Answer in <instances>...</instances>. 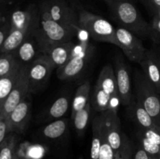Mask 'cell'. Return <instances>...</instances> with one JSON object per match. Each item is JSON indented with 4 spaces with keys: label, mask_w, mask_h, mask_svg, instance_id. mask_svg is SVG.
Masks as SVG:
<instances>
[{
    "label": "cell",
    "mask_w": 160,
    "mask_h": 159,
    "mask_svg": "<svg viewBox=\"0 0 160 159\" xmlns=\"http://www.w3.org/2000/svg\"><path fill=\"white\" fill-rule=\"evenodd\" d=\"M150 37L155 41H160V17L154 16L152 23H151V36Z\"/></svg>",
    "instance_id": "31"
},
{
    "label": "cell",
    "mask_w": 160,
    "mask_h": 159,
    "mask_svg": "<svg viewBox=\"0 0 160 159\" xmlns=\"http://www.w3.org/2000/svg\"><path fill=\"white\" fill-rule=\"evenodd\" d=\"M117 46L130 61L140 63L145 57L147 49L138 37L128 30L118 26L116 28Z\"/></svg>",
    "instance_id": "9"
},
{
    "label": "cell",
    "mask_w": 160,
    "mask_h": 159,
    "mask_svg": "<svg viewBox=\"0 0 160 159\" xmlns=\"http://www.w3.org/2000/svg\"><path fill=\"white\" fill-rule=\"evenodd\" d=\"M116 157H117V156H116L115 152L112 150V148L111 147L109 143H108L107 140H106V137L104 135V132H103L102 143V147L101 150H100V154L98 159H116Z\"/></svg>",
    "instance_id": "30"
},
{
    "label": "cell",
    "mask_w": 160,
    "mask_h": 159,
    "mask_svg": "<svg viewBox=\"0 0 160 159\" xmlns=\"http://www.w3.org/2000/svg\"><path fill=\"white\" fill-rule=\"evenodd\" d=\"M133 159H149V157H148L146 152L144 151L143 148L139 146L138 148L134 152V156H133Z\"/></svg>",
    "instance_id": "35"
},
{
    "label": "cell",
    "mask_w": 160,
    "mask_h": 159,
    "mask_svg": "<svg viewBox=\"0 0 160 159\" xmlns=\"http://www.w3.org/2000/svg\"><path fill=\"white\" fill-rule=\"evenodd\" d=\"M39 13L67 26L80 27L78 12L65 0H43L38 6Z\"/></svg>",
    "instance_id": "7"
},
{
    "label": "cell",
    "mask_w": 160,
    "mask_h": 159,
    "mask_svg": "<svg viewBox=\"0 0 160 159\" xmlns=\"http://www.w3.org/2000/svg\"><path fill=\"white\" fill-rule=\"evenodd\" d=\"M31 34L33 33L20 31V30L10 29L6 41L0 49V53L13 52L23 43V41Z\"/></svg>",
    "instance_id": "24"
},
{
    "label": "cell",
    "mask_w": 160,
    "mask_h": 159,
    "mask_svg": "<svg viewBox=\"0 0 160 159\" xmlns=\"http://www.w3.org/2000/svg\"><path fill=\"white\" fill-rule=\"evenodd\" d=\"M12 0H0V17L7 9Z\"/></svg>",
    "instance_id": "36"
},
{
    "label": "cell",
    "mask_w": 160,
    "mask_h": 159,
    "mask_svg": "<svg viewBox=\"0 0 160 159\" xmlns=\"http://www.w3.org/2000/svg\"><path fill=\"white\" fill-rule=\"evenodd\" d=\"M140 147L148 154L149 159H160V126L138 131Z\"/></svg>",
    "instance_id": "16"
},
{
    "label": "cell",
    "mask_w": 160,
    "mask_h": 159,
    "mask_svg": "<svg viewBox=\"0 0 160 159\" xmlns=\"http://www.w3.org/2000/svg\"><path fill=\"white\" fill-rule=\"evenodd\" d=\"M95 84L110 96L112 102V109L118 110L119 104L120 103V98L114 68L110 64H107L102 69Z\"/></svg>",
    "instance_id": "17"
},
{
    "label": "cell",
    "mask_w": 160,
    "mask_h": 159,
    "mask_svg": "<svg viewBox=\"0 0 160 159\" xmlns=\"http://www.w3.org/2000/svg\"><path fill=\"white\" fill-rule=\"evenodd\" d=\"M91 88L90 81L86 80L77 89L71 103V118L90 102Z\"/></svg>",
    "instance_id": "22"
},
{
    "label": "cell",
    "mask_w": 160,
    "mask_h": 159,
    "mask_svg": "<svg viewBox=\"0 0 160 159\" xmlns=\"http://www.w3.org/2000/svg\"><path fill=\"white\" fill-rule=\"evenodd\" d=\"M119 26L139 38L151 36V24L142 17L131 0H104Z\"/></svg>",
    "instance_id": "1"
},
{
    "label": "cell",
    "mask_w": 160,
    "mask_h": 159,
    "mask_svg": "<svg viewBox=\"0 0 160 159\" xmlns=\"http://www.w3.org/2000/svg\"><path fill=\"white\" fill-rule=\"evenodd\" d=\"M91 110H92V105H91V103L89 102L85 108L77 112L72 117L75 130L79 136H82L84 134V131L88 125Z\"/></svg>",
    "instance_id": "28"
},
{
    "label": "cell",
    "mask_w": 160,
    "mask_h": 159,
    "mask_svg": "<svg viewBox=\"0 0 160 159\" xmlns=\"http://www.w3.org/2000/svg\"><path fill=\"white\" fill-rule=\"evenodd\" d=\"M21 65L12 53H0V78L8 76Z\"/></svg>",
    "instance_id": "27"
},
{
    "label": "cell",
    "mask_w": 160,
    "mask_h": 159,
    "mask_svg": "<svg viewBox=\"0 0 160 159\" xmlns=\"http://www.w3.org/2000/svg\"><path fill=\"white\" fill-rule=\"evenodd\" d=\"M10 31V23L9 22L0 25V49L2 46L3 43L6 41L8 34Z\"/></svg>",
    "instance_id": "33"
},
{
    "label": "cell",
    "mask_w": 160,
    "mask_h": 159,
    "mask_svg": "<svg viewBox=\"0 0 160 159\" xmlns=\"http://www.w3.org/2000/svg\"><path fill=\"white\" fill-rule=\"evenodd\" d=\"M116 80H117V90L120 104L128 106L134 99L132 92L131 80L128 67L122 57L117 56L114 65Z\"/></svg>",
    "instance_id": "12"
},
{
    "label": "cell",
    "mask_w": 160,
    "mask_h": 159,
    "mask_svg": "<svg viewBox=\"0 0 160 159\" xmlns=\"http://www.w3.org/2000/svg\"><path fill=\"white\" fill-rule=\"evenodd\" d=\"M155 16H159V17H160V9H159V11H158V12H156V14Z\"/></svg>",
    "instance_id": "39"
},
{
    "label": "cell",
    "mask_w": 160,
    "mask_h": 159,
    "mask_svg": "<svg viewBox=\"0 0 160 159\" xmlns=\"http://www.w3.org/2000/svg\"><path fill=\"white\" fill-rule=\"evenodd\" d=\"M142 72L160 94V52L155 48L147 49L145 57L139 63Z\"/></svg>",
    "instance_id": "15"
},
{
    "label": "cell",
    "mask_w": 160,
    "mask_h": 159,
    "mask_svg": "<svg viewBox=\"0 0 160 159\" xmlns=\"http://www.w3.org/2000/svg\"><path fill=\"white\" fill-rule=\"evenodd\" d=\"M81 37H79V45H76L70 60L62 67L56 70L57 76L61 80H75L83 73L93 55L94 47L89 41V35L80 28Z\"/></svg>",
    "instance_id": "3"
},
{
    "label": "cell",
    "mask_w": 160,
    "mask_h": 159,
    "mask_svg": "<svg viewBox=\"0 0 160 159\" xmlns=\"http://www.w3.org/2000/svg\"><path fill=\"white\" fill-rule=\"evenodd\" d=\"M77 12L80 28L86 31L91 38L117 46L116 28L112 23L103 17L85 9H80Z\"/></svg>",
    "instance_id": "5"
},
{
    "label": "cell",
    "mask_w": 160,
    "mask_h": 159,
    "mask_svg": "<svg viewBox=\"0 0 160 159\" xmlns=\"http://www.w3.org/2000/svg\"><path fill=\"white\" fill-rule=\"evenodd\" d=\"M70 105V98L67 95H62L58 98L48 108L42 117L43 122L54 121L61 118L68 111Z\"/></svg>",
    "instance_id": "20"
},
{
    "label": "cell",
    "mask_w": 160,
    "mask_h": 159,
    "mask_svg": "<svg viewBox=\"0 0 160 159\" xmlns=\"http://www.w3.org/2000/svg\"><path fill=\"white\" fill-rule=\"evenodd\" d=\"M12 159H21V157H20V155H19L18 154H16L15 156H14V157Z\"/></svg>",
    "instance_id": "37"
},
{
    "label": "cell",
    "mask_w": 160,
    "mask_h": 159,
    "mask_svg": "<svg viewBox=\"0 0 160 159\" xmlns=\"http://www.w3.org/2000/svg\"><path fill=\"white\" fill-rule=\"evenodd\" d=\"M116 159H128V158H125V157H119V156H117V157H116Z\"/></svg>",
    "instance_id": "38"
},
{
    "label": "cell",
    "mask_w": 160,
    "mask_h": 159,
    "mask_svg": "<svg viewBox=\"0 0 160 159\" xmlns=\"http://www.w3.org/2000/svg\"><path fill=\"white\" fill-rule=\"evenodd\" d=\"M134 98L148 112L156 126H160V94L144 73H134Z\"/></svg>",
    "instance_id": "6"
},
{
    "label": "cell",
    "mask_w": 160,
    "mask_h": 159,
    "mask_svg": "<svg viewBox=\"0 0 160 159\" xmlns=\"http://www.w3.org/2000/svg\"><path fill=\"white\" fill-rule=\"evenodd\" d=\"M9 129L6 119H0V147L9 135Z\"/></svg>",
    "instance_id": "34"
},
{
    "label": "cell",
    "mask_w": 160,
    "mask_h": 159,
    "mask_svg": "<svg viewBox=\"0 0 160 159\" xmlns=\"http://www.w3.org/2000/svg\"><path fill=\"white\" fill-rule=\"evenodd\" d=\"M76 44L73 41L64 43H58L47 47L42 51V55L46 56L54 65L55 69L62 67L72 57Z\"/></svg>",
    "instance_id": "14"
},
{
    "label": "cell",
    "mask_w": 160,
    "mask_h": 159,
    "mask_svg": "<svg viewBox=\"0 0 160 159\" xmlns=\"http://www.w3.org/2000/svg\"><path fill=\"white\" fill-rule=\"evenodd\" d=\"M68 130V122L66 118H59L50 122L41 129L42 137L47 140H56L61 139Z\"/></svg>",
    "instance_id": "21"
},
{
    "label": "cell",
    "mask_w": 160,
    "mask_h": 159,
    "mask_svg": "<svg viewBox=\"0 0 160 159\" xmlns=\"http://www.w3.org/2000/svg\"><path fill=\"white\" fill-rule=\"evenodd\" d=\"M90 103L92 108L96 112H102L108 109H112V102L110 96L103 91L96 84L91 93Z\"/></svg>",
    "instance_id": "23"
},
{
    "label": "cell",
    "mask_w": 160,
    "mask_h": 159,
    "mask_svg": "<svg viewBox=\"0 0 160 159\" xmlns=\"http://www.w3.org/2000/svg\"><path fill=\"white\" fill-rule=\"evenodd\" d=\"M79 28L62 24L46 16L40 14L39 26L34 34L42 54L43 50L50 45L73 41L74 36L78 34Z\"/></svg>",
    "instance_id": "4"
},
{
    "label": "cell",
    "mask_w": 160,
    "mask_h": 159,
    "mask_svg": "<svg viewBox=\"0 0 160 159\" xmlns=\"http://www.w3.org/2000/svg\"><path fill=\"white\" fill-rule=\"evenodd\" d=\"M40 14L38 6L31 4L23 9H15L10 14V29L34 33L39 26Z\"/></svg>",
    "instance_id": "10"
},
{
    "label": "cell",
    "mask_w": 160,
    "mask_h": 159,
    "mask_svg": "<svg viewBox=\"0 0 160 159\" xmlns=\"http://www.w3.org/2000/svg\"><path fill=\"white\" fill-rule=\"evenodd\" d=\"M102 124L101 115L95 117L92 123V138L91 144L90 159H98L102 143Z\"/></svg>",
    "instance_id": "25"
},
{
    "label": "cell",
    "mask_w": 160,
    "mask_h": 159,
    "mask_svg": "<svg viewBox=\"0 0 160 159\" xmlns=\"http://www.w3.org/2000/svg\"><path fill=\"white\" fill-rule=\"evenodd\" d=\"M140 1L148 10L154 14V16L160 9V0H140Z\"/></svg>",
    "instance_id": "32"
},
{
    "label": "cell",
    "mask_w": 160,
    "mask_h": 159,
    "mask_svg": "<svg viewBox=\"0 0 160 159\" xmlns=\"http://www.w3.org/2000/svg\"><path fill=\"white\" fill-rule=\"evenodd\" d=\"M54 70V65L44 55H41L28 65V76L30 94L36 93L42 90L49 80Z\"/></svg>",
    "instance_id": "8"
},
{
    "label": "cell",
    "mask_w": 160,
    "mask_h": 159,
    "mask_svg": "<svg viewBox=\"0 0 160 159\" xmlns=\"http://www.w3.org/2000/svg\"><path fill=\"white\" fill-rule=\"evenodd\" d=\"M28 70V65L22 67L20 76L2 108L0 119H6L12 111L30 94Z\"/></svg>",
    "instance_id": "11"
},
{
    "label": "cell",
    "mask_w": 160,
    "mask_h": 159,
    "mask_svg": "<svg viewBox=\"0 0 160 159\" xmlns=\"http://www.w3.org/2000/svg\"><path fill=\"white\" fill-rule=\"evenodd\" d=\"M17 137L15 133H9L0 147V159H12L15 156Z\"/></svg>",
    "instance_id": "29"
},
{
    "label": "cell",
    "mask_w": 160,
    "mask_h": 159,
    "mask_svg": "<svg viewBox=\"0 0 160 159\" xmlns=\"http://www.w3.org/2000/svg\"><path fill=\"white\" fill-rule=\"evenodd\" d=\"M34 32L28 36L17 49L12 52L21 65H31L37 58L42 55Z\"/></svg>",
    "instance_id": "18"
},
{
    "label": "cell",
    "mask_w": 160,
    "mask_h": 159,
    "mask_svg": "<svg viewBox=\"0 0 160 159\" xmlns=\"http://www.w3.org/2000/svg\"><path fill=\"white\" fill-rule=\"evenodd\" d=\"M28 96L29 94L6 118L9 133H22L26 129L31 115V102Z\"/></svg>",
    "instance_id": "13"
},
{
    "label": "cell",
    "mask_w": 160,
    "mask_h": 159,
    "mask_svg": "<svg viewBox=\"0 0 160 159\" xmlns=\"http://www.w3.org/2000/svg\"><path fill=\"white\" fill-rule=\"evenodd\" d=\"M23 67V66H22ZM22 67L8 76L0 78V112L20 75Z\"/></svg>",
    "instance_id": "26"
},
{
    "label": "cell",
    "mask_w": 160,
    "mask_h": 159,
    "mask_svg": "<svg viewBox=\"0 0 160 159\" xmlns=\"http://www.w3.org/2000/svg\"><path fill=\"white\" fill-rule=\"evenodd\" d=\"M127 108L129 117L137 125L138 129H149L156 126L148 112L136 101L134 98Z\"/></svg>",
    "instance_id": "19"
},
{
    "label": "cell",
    "mask_w": 160,
    "mask_h": 159,
    "mask_svg": "<svg viewBox=\"0 0 160 159\" xmlns=\"http://www.w3.org/2000/svg\"><path fill=\"white\" fill-rule=\"evenodd\" d=\"M100 115L104 135L116 156L133 159L132 144L128 137L122 132L121 123L117 110L108 109L100 112Z\"/></svg>",
    "instance_id": "2"
}]
</instances>
